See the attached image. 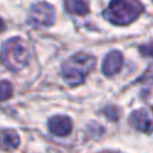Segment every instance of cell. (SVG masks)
I'll return each mask as SVG.
<instances>
[{
  "mask_svg": "<svg viewBox=\"0 0 153 153\" xmlns=\"http://www.w3.org/2000/svg\"><path fill=\"white\" fill-rule=\"evenodd\" d=\"M30 45L19 36L7 39L0 48V62L11 71L24 69L30 62Z\"/></svg>",
  "mask_w": 153,
  "mask_h": 153,
  "instance_id": "obj_1",
  "label": "cell"
},
{
  "mask_svg": "<svg viewBox=\"0 0 153 153\" xmlns=\"http://www.w3.org/2000/svg\"><path fill=\"white\" fill-rule=\"evenodd\" d=\"M95 58L86 53H76L62 63L61 74L65 82L70 86H78L83 83L87 74L94 69Z\"/></svg>",
  "mask_w": 153,
  "mask_h": 153,
  "instance_id": "obj_2",
  "label": "cell"
},
{
  "mask_svg": "<svg viewBox=\"0 0 153 153\" xmlns=\"http://www.w3.org/2000/svg\"><path fill=\"white\" fill-rule=\"evenodd\" d=\"M141 3L132 0H114L103 11V18L117 26H126L134 22L143 13Z\"/></svg>",
  "mask_w": 153,
  "mask_h": 153,
  "instance_id": "obj_3",
  "label": "cell"
},
{
  "mask_svg": "<svg viewBox=\"0 0 153 153\" xmlns=\"http://www.w3.org/2000/svg\"><path fill=\"white\" fill-rule=\"evenodd\" d=\"M55 22V8L48 3H36L31 7L27 18V23L34 28L50 27Z\"/></svg>",
  "mask_w": 153,
  "mask_h": 153,
  "instance_id": "obj_4",
  "label": "cell"
},
{
  "mask_svg": "<svg viewBox=\"0 0 153 153\" xmlns=\"http://www.w3.org/2000/svg\"><path fill=\"white\" fill-rule=\"evenodd\" d=\"M129 124L144 133L153 132V108H141L129 116Z\"/></svg>",
  "mask_w": 153,
  "mask_h": 153,
  "instance_id": "obj_5",
  "label": "cell"
},
{
  "mask_svg": "<svg viewBox=\"0 0 153 153\" xmlns=\"http://www.w3.org/2000/svg\"><path fill=\"white\" fill-rule=\"evenodd\" d=\"M47 126H48V130H50L54 136L65 137V136L71 133L73 121H71V118L67 116H54L48 120Z\"/></svg>",
  "mask_w": 153,
  "mask_h": 153,
  "instance_id": "obj_6",
  "label": "cell"
},
{
  "mask_svg": "<svg viewBox=\"0 0 153 153\" xmlns=\"http://www.w3.org/2000/svg\"><path fill=\"white\" fill-rule=\"evenodd\" d=\"M122 63H124L122 54L120 51H110L109 54H106L105 59H103L102 73L108 76L117 74L122 69Z\"/></svg>",
  "mask_w": 153,
  "mask_h": 153,
  "instance_id": "obj_7",
  "label": "cell"
},
{
  "mask_svg": "<svg viewBox=\"0 0 153 153\" xmlns=\"http://www.w3.org/2000/svg\"><path fill=\"white\" fill-rule=\"evenodd\" d=\"M19 134L12 129H0V149L11 151L19 146Z\"/></svg>",
  "mask_w": 153,
  "mask_h": 153,
  "instance_id": "obj_8",
  "label": "cell"
},
{
  "mask_svg": "<svg viewBox=\"0 0 153 153\" xmlns=\"http://www.w3.org/2000/svg\"><path fill=\"white\" fill-rule=\"evenodd\" d=\"M65 10L69 13H74V15H87L89 13V4L81 0H67L63 3Z\"/></svg>",
  "mask_w": 153,
  "mask_h": 153,
  "instance_id": "obj_9",
  "label": "cell"
},
{
  "mask_svg": "<svg viewBox=\"0 0 153 153\" xmlns=\"http://www.w3.org/2000/svg\"><path fill=\"white\" fill-rule=\"evenodd\" d=\"M13 87L11 82L8 81H0V101H5L12 97Z\"/></svg>",
  "mask_w": 153,
  "mask_h": 153,
  "instance_id": "obj_10",
  "label": "cell"
},
{
  "mask_svg": "<svg viewBox=\"0 0 153 153\" xmlns=\"http://www.w3.org/2000/svg\"><path fill=\"white\" fill-rule=\"evenodd\" d=\"M140 51L143 53V55L145 56H153V45H146L140 47Z\"/></svg>",
  "mask_w": 153,
  "mask_h": 153,
  "instance_id": "obj_11",
  "label": "cell"
},
{
  "mask_svg": "<svg viewBox=\"0 0 153 153\" xmlns=\"http://www.w3.org/2000/svg\"><path fill=\"white\" fill-rule=\"evenodd\" d=\"M4 28H5V24H4V22H3V19L0 18V32L4 31Z\"/></svg>",
  "mask_w": 153,
  "mask_h": 153,
  "instance_id": "obj_12",
  "label": "cell"
},
{
  "mask_svg": "<svg viewBox=\"0 0 153 153\" xmlns=\"http://www.w3.org/2000/svg\"><path fill=\"white\" fill-rule=\"evenodd\" d=\"M100 153H118V152H110V151H103V152H100Z\"/></svg>",
  "mask_w": 153,
  "mask_h": 153,
  "instance_id": "obj_13",
  "label": "cell"
}]
</instances>
